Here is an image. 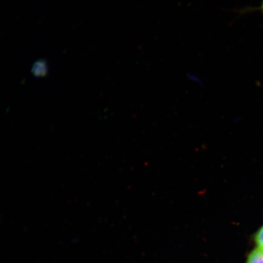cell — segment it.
I'll use <instances>...</instances> for the list:
<instances>
[{
	"mask_svg": "<svg viewBox=\"0 0 263 263\" xmlns=\"http://www.w3.org/2000/svg\"><path fill=\"white\" fill-rule=\"evenodd\" d=\"M32 73L36 77H42L47 73V65L43 59L34 62L32 67Z\"/></svg>",
	"mask_w": 263,
	"mask_h": 263,
	"instance_id": "cell-1",
	"label": "cell"
},
{
	"mask_svg": "<svg viewBox=\"0 0 263 263\" xmlns=\"http://www.w3.org/2000/svg\"><path fill=\"white\" fill-rule=\"evenodd\" d=\"M255 241L258 248L263 251V225L259 229L254 236Z\"/></svg>",
	"mask_w": 263,
	"mask_h": 263,
	"instance_id": "cell-3",
	"label": "cell"
},
{
	"mask_svg": "<svg viewBox=\"0 0 263 263\" xmlns=\"http://www.w3.org/2000/svg\"><path fill=\"white\" fill-rule=\"evenodd\" d=\"M259 9L261 10V12H262V14H263V0H262L261 5L260 8H259Z\"/></svg>",
	"mask_w": 263,
	"mask_h": 263,
	"instance_id": "cell-4",
	"label": "cell"
},
{
	"mask_svg": "<svg viewBox=\"0 0 263 263\" xmlns=\"http://www.w3.org/2000/svg\"><path fill=\"white\" fill-rule=\"evenodd\" d=\"M247 263H263V251L256 248L249 254Z\"/></svg>",
	"mask_w": 263,
	"mask_h": 263,
	"instance_id": "cell-2",
	"label": "cell"
}]
</instances>
